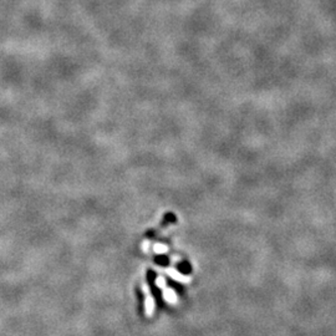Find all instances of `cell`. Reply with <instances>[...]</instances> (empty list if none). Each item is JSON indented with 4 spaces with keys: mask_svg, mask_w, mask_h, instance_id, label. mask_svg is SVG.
<instances>
[{
    "mask_svg": "<svg viewBox=\"0 0 336 336\" xmlns=\"http://www.w3.org/2000/svg\"><path fill=\"white\" fill-rule=\"evenodd\" d=\"M143 294H145V314L147 318H151L153 316L154 309H156V304H154V299L151 294V290L147 284H143L142 287Z\"/></svg>",
    "mask_w": 336,
    "mask_h": 336,
    "instance_id": "6da1fadb",
    "label": "cell"
},
{
    "mask_svg": "<svg viewBox=\"0 0 336 336\" xmlns=\"http://www.w3.org/2000/svg\"><path fill=\"white\" fill-rule=\"evenodd\" d=\"M163 299H165V302L169 305L178 304V296H177V294L174 293V290L171 289V288L165 289V291H163Z\"/></svg>",
    "mask_w": 336,
    "mask_h": 336,
    "instance_id": "7a4b0ae2",
    "label": "cell"
},
{
    "mask_svg": "<svg viewBox=\"0 0 336 336\" xmlns=\"http://www.w3.org/2000/svg\"><path fill=\"white\" fill-rule=\"evenodd\" d=\"M167 273H168V275L171 276V278H173L174 280H177V281H180V283H189V280H191L188 276L182 275V274H180V273H177L176 270L168 269Z\"/></svg>",
    "mask_w": 336,
    "mask_h": 336,
    "instance_id": "3957f363",
    "label": "cell"
},
{
    "mask_svg": "<svg viewBox=\"0 0 336 336\" xmlns=\"http://www.w3.org/2000/svg\"><path fill=\"white\" fill-rule=\"evenodd\" d=\"M156 285L158 288H161V289H165V288H166V280L162 278V276H160V278L156 279Z\"/></svg>",
    "mask_w": 336,
    "mask_h": 336,
    "instance_id": "277c9868",
    "label": "cell"
}]
</instances>
